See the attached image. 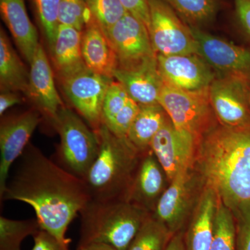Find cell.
<instances>
[{
  "label": "cell",
  "instance_id": "obj_17",
  "mask_svg": "<svg viewBox=\"0 0 250 250\" xmlns=\"http://www.w3.org/2000/svg\"><path fill=\"white\" fill-rule=\"evenodd\" d=\"M113 78L140 106L159 104L164 82L158 67L157 57L130 68H118Z\"/></svg>",
  "mask_w": 250,
  "mask_h": 250
},
{
  "label": "cell",
  "instance_id": "obj_27",
  "mask_svg": "<svg viewBox=\"0 0 250 250\" xmlns=\"http://www.w3.org/2000/svg\"><path fill=\"white\" fill-rule=\"evenodd\" d=\"M172 235L164 224L148 216L127 250H165Z\"/></svg>",
  "mask_w": 250,
  "mask_h": 250
},
{
  "label": "cell",
  "instance_id": "obj_30",
  "mask_svg": "<svg viewBox=\"0 0 250 250\" xmlns=\"http://www.w3.org/2000/svg\"><path fill=\"white\" fill-rule=\"evenodd\" d=\"M36 14L49 48L53 46L59 24L60 0H33Z\"/></svg>",
  "mask_w": 250,
  "mask_h": 250
},
{
  "label": "cell",
  "instance_id": "obj_8",
  "mask_svg": "<svg viewBox=\"0 0 250 250\" xmlns=\"http://www.w3.org/2000/svg\"><path fill=\"white\" fill-rule=\"evenodd\" d=\"M218 123L231 128H250V81L233 75H217L208 88Z\"/></svg>",
  "mask_w": 250,
  "mask_h": 250
},
{
  "label": "cell",
  "instance_id": "obj_25",
  "mask_svg": "<svg viewBox=\"0 0 250 250\" xmlns=\"http://www.w3.org/2000/svg\"><path fill=\"white\" fill-rule=\"evenodd\" d=\"M189 27L203 29L214 22L222 0H164Z\"/></svg>",
  "mask_w": 250,
  "mask_h": 250
},
{
  "label": "cell",
  "instance_id": "obj_14",
  "mask_svg": "<svg viewBox=\"0 0 250 250\" xmlns=\"http://www.w3.org/2000/svg\"><path fill=\"white\" fill-rule=\"evenodd\" d=\"M41 121L37 110L6 118L0 126V195H3L13 163L22 155Z\"/></svg>",
  "mask_w": 250,
  "mask_h": 250
},
{
  "label": "cell",
  "instance_id": "obj_23",
  "mask_svg": "<svg viewBox=\"0 0 250 250\" xmlns=\"http://www.w3.org/2000/svg\"><path fill=\"white\" fill-rule=\"evenodd\" d=\"M29 72L11 45L5 31H0V88L1 92L27 94Z\"/></svg>",
  "mask_w": 250,
  "mask_h": 250
},
{
  "label": "cell",
  "instance_id": "obj_37",
  "mask_svg": "<svg viewBox=\"0 0 250 250\" xmlns=\"http://www.w3.org/2000/svg\"><path fill=\"white\" fill-rule=\"evenodd\" d=\"M237 19L250 39V0H233Z\"/></svg>",
  "mask_w": 250,
  "mask_h": 250
},
{
  "label": "cell",
  "instance_id": "obj_38",
  "mask_svg": "<svg viewBox=\"0 0 250 250\" xmlns=\"http://www.w3.org/2000/svg\"><path fill=\"white\" fill-rule=\"evenodd\" d=\"M23 99L18 92L3 91L0 95V115L2 116L6 110L22 103Z\"/></svg>",
  "mask_w": 250,
  "mask_h": 250
},
{
  "label": "cell",
  "instance_id": "obj_4",
  "mask_svg": "<svg viewBox=\"0 0 250 250\" xmlns=\"http://www.w3.org/2000/svg\"><path fill=\"white\" fill-rule=\"evenodd\" d=\"M96 132L100 141L98 156L83 180L91 200L123 199L121 192L125 190L126 197L139 152L127 139L118 137L104 123Z\"/></svg>",
  "mask_w": 250,
  "mask_h": 250
},
{
  "label": "cell",
  "instance_id": "obj_13",
  "mask_svg": "<svg viewBox=\"0 0 250 250\" xmlns=\"http://www.w3.org/2000/svg\"><path fill=\"white\" fill-rule=\"evenodd\" d=\"M158 67L164 83L178 89L199 91L208 89L217 75L197 54H157Z\"/></svg>",
  "mask_w": 250,
  "mask_h": 250
},
{
  "label": "cell",
  "instance_id": "obj_32",
  "mask_svg": "<svg viewBox=\"0 0 250 250\" xmlns=\"http://www.w3.org/2000/svg\"><path fill=\"white\" fill-rule=\"evenodd\" d=\"M129 98L123 85L113 80L108 87L104 100L103 123H107L116 116L124 107Z\"/></svg>",
  "mask_w": 250,
  "mask_h": 250
},
{
  "label": "cell",
  "instance_id": "obj_36",
  "mask_svg": "<svg viewBox=\"0 0 250 250\" xmlns=\"http://www.w3.org/2000/svg\"><path fill=\"white\" fill-rule=\"evenodd\" d=\"M34 246L31 250H64L52 235L42 229L34 235Z\"/></svg>",
  "mask_w": 250,
  "mask_h": 250
},
{
  "label": "cell",
  "instance_id": "obj_2",
  "mask_svg": "<svg viewBox=\"0 0 250 250\" xmlns=\"http://www.w3.org/2000/svg\"><path fill=\"white\" fill-rule=\"evenodd\" d=\"M195 164L229 208L250 201V128L217 125L199 142Z\"/></svg>",
  "mask_w": 250,
  "mask_h": 250
},
{
  "label": "cell",
  "instance_id": "obj_12",
  "mask_svg": "<svg viewBox=\"0 0 250 250\" xmlns=\"http://www.w3.org/2000/svg\"><path fill=\"white\" fill-rule=\"evenodd\" d=\"M106 36L116 51L118 68H130L156 57L147 26L129 12Z\"/></svg>",
  "mask_w": 250,
  "mask_h": 250
},
{
  "label": "cell",
  "instance_id": "obj_24",
  "mask_svg": "<svg viewBox=\"0 0 250 250\" xmlns=\"http://www.w3.org/2000/svg\"><path fill=\"white\" fill-rule=\"evenodd\" d=\"M140 106L126 139L138 152H142L150 147L153 139L168 116L159 104Z\"/></svg>",
  "mask_w": 250,
  "mask_h": 250
},
{
  "label": "cell",
  "instance_id": "obj_10",
  "mask_svg": "<svg viewBox=\"0 0 250 250\" xmlns=\"http://www.w3.org/2000/svg\"><path fill=\"white\" fill-rule=\"evenodd\" d=\"M198 142L192 135L177 129L167 117L150 144L153 154L169 181L193 169Z\"/></svg>",
  "mask_w": 250,
  "mask_h": 250
},
{
  "label": "cell",
  "instance_id": "obj_15",
  "mask_svg": "<svg viewBox=\"0 0 250 250\" xmlns=\"http://www.w3.org/2000/svg\"><path fill=\"white\" fill-rule=\"evenodd\" d=\"M192 170L176 176L156 205L153 217L164 224L172 235L182 228L191 207L196 178Z\"/></svg>",
  "mask_w": 250,
  "mask_h": 250
},
{
  "label": "cell",
  "instance_id": "obj_18",
  "mask_svg": "<svg viewBox=\"0 0 250 250\" xmlns=\"http://www.w3.org/2000/svg\"><path fill=\"white\" fill-rule=\"evenodd\" d=\"M82 50L85 65L90 70L113 79L118 67L116 51L91 14L82 31Z\"/></svg>",
  "mask_w": 250,
  "mask_h": 250
},
{
  "label": "cell",
  "instance_id": "obj_1",
  "mask_svg": "<svg viewBox=\"0 0 250 250\" xmlns=\"http://www.w3.org/2000/svg\"><path fill=\"white\" fill-rule=\"evenodd\" d=\"M1 200L27 203L35 210L41 229L52 235L64 250L70 240L65 234L72 220L91 200L84 181L29 146Z\"/></svg>",
  "mask_w": 250,
  "mask_h": 250
},
{
  "label": "cell",
  "instance_id": "obj_39",
  "mask_svg": "<svg viewBox=\"0 0 250 250\" xmlns=\"http://www.w3.org/2000/svg\"><path fill=\"white\" fill-rule=\"evenodd\" d=\"M165 250H187L183 234L181 232H177L172 235Z\"/></svg>",
  "mask_w": 250,
  "mask_h": 250
},
{
  "label": "cell",
  "instance_id": "obj_29",
  "mask_svg": "<svg viewBox=\"0 0 250 250\" xmlns=\"http://www.w3.org/2000/svg\"><path fill=\"white\" fill-rule=\"evenodd\" d=\"M87 7L104 32L111 27L128 12L120 0H85Z\"/></svg>",
  "mask_w": 250,
  "mask_h": 250
},
{
  "label": "cell",
  "instance_id": "obj_6",
  "mask_svg": "<svg viewBox=\"0 0 250 250\" xmlns=\"http://www.w3.org/2000/svg\"><path fill=\"white\" fill-rule=\"evenodd\" d=\"M158 103L174 126L192 135L197 142L216 126L208 89L187 91L164 83Z\"/></svg>",
  "mask_w": 250,
  "mask_h": 250
},
{
  "label": "cell",
  "instance_id": "obj_34",
  "mask_svg": "<svg viewBox=\"0 0 250 250\" xmlns=\"http://www.w3.org/2000/svg\"><path fill=\"white\" fill-rule=\"evenodd\" d=\"M231 210L236 223V250H250V201L243 202Z\"/></svg>",
  "mask_w": 250,
  "mask_h": 250
},
{
  "label": "cell",
  "instance_id": "obj_3",
  "mask_svg": "<svg viewBox=\"0 0 250 250\" xmlns=\"http://www.w3.org/2000/svg\"><path fill=\"white\" fill-rule=\"evenodd\" d=\"M78 245L103 243L127 250L148 218L147 210L125 200H90L81 211Z\"/></svg>",
  "mask_w": 250,
  "mask_h": 250
},
{
  "label": "cell",
  "instance_id": "obj_26",
  "mask_svg": "<svg viewBox=\"0 0 250 250\" xmlns=\"http://www.w3.org/2000/svg\"><path fill=\"white\" fill-rule=\"evenodd\" d=\"M237 229L232 210L218 198L210 250H236Z\"/></svg>",
  "mask_w": 250,
  "mask_h": 250
},
{
  "label": "cell",
  "instance_id": "obj_7",
  "mask_svg": "<svg viewBox=\"0 0 250 250\" xmlns=\"http://www.w3.org/2000/svg\"><path fill=\"white\" fill-rule=\"evenodd\" d=\"M153 48L161 55L197 54L190 28L164 0H147Z\"/></svg>",
  "mask_w": 250,
  "mask_h": 250
},
{
  "label": "cell",
  "instance_id": "obj_28",
  "mask_svg": "<svg viewBox=\"0 0 250 250\" xmlns=\"http://www.w3.org/2000/svg\"><path fill=\"white\" fill-rule=\"evenodd\" d=\"M41 229L37 219L14 220L0 218V250H21L24 238L36 234Z\"/></svg>",
  "mask_w": 250,
  "mask_h": 250
},
{
  "label": "cell",
  "instance_id": "obj_21",
  "mask_svg": "<svg viewBox=\"0 0 250 250\" xmlns=\"http://www.w3.org/2000/svg\"><path fill=\"white\" fill-rule=\"evenodd\" d=\"M82 31L59 24L55 41L50 48L54 68L61 80L88 67L82 50Z\"/></svg>",
  "mask_w": 250,
  "mask_h": 250
},
{
  "label": "cell",
  "instance_id": "obj_20",
  "mask_svg": "<svg viewBox=\"0 0 250 250\" xmlns=\"http://www.w3.org/2000/svg\"><path fill=\"white\" fill-rule=\"evenodd\" d=\"M0 12L18 49L30 64L40 43L37 30L28 16L24 0H0Z\"/></svg>",
  "mask_w": 250,
  "mask_h": 250
},
{
  "label": "cell",
  "instance_id": "obj_22",
  "mask_svg": "<svg viewBox=\"0 0 250 250\" xmlns=\"http://www.w3.org/2000/svg\"><path fill=\"white\" fill-rule=\"evenodd\" d=\"M218 202L216 192L205 186L194 210L184 241L187 250H210Z\"/></svg>",
  "mask_w": 250,
  "mask_h": 250
},
{
  "label": "cell",
  "instance_id": "obj_40",
  "mask_svg": "<svg viewBox=\"0 0 250 250\" xmlns=\"http://www.w3.org/2000/svg\"><path fill=\"white\" fill-rule=\"evenodd\" d=\"M77 250H119L111 246L103 243H90L88 244L78 245Z\"/></svg>",
  "mask_w": 250,
  "mask_h": 250
},
{
  "label": "cell",
  "instance_id": "obj_11",
  "mask_svg": "<svg viewBox=\"0 0 250 250\" xmlns=\"http://www.w3.org/2000/svg\"><path fill=\"white\" fill-rule=\"evenodd\" d=\"M197 44V54L217 75H233L250 81V48L238 45L200 28L190 27Z\"/></svg>",
  "mask_w": 250,
  "mask_h": 250
},
{
  "label": "cell",
  "instance_id": "obj_5",
  "mask_svg": "<svg viewBox=\"0 0 250 250\" xmlns=\"http://www.w3.org/2000/svg\"><path fill=\"white\" fill-rule=\"evenodd\" d=\"M52 122L60 136L59 154L62 164L67 170L83 179L98 156V134L66 106L59 110Z\"/></svg>",
  "mask_w": 250,
  "mask_h": 250
},
{
  "label": "cell",
  "instance_id": "obj_16",
  "mask_svg": "<svg viewBox=\"0 0 250 250\" xmlns=\"http://www.w3.org/2000/svg\"><path fill=\"white\" fill-rule=\"evenodd\" d=\"M30 65L29 87L26 95L52 121L63 104L56 88L49 59L41 44Z\"/></svg>",
  "mask_w": 250,
  "mask_h": 250
},
{
  "label": "cell",
  "instance_id": "obj_35",
  "mask_svg": "<svg viewBox=\"0 0 250 250\" xmlns=\"http://www.w3.org/2000/svg\"><path fill=\"white\" fill-rule=\"evenodd\" d=\"M125 9L142 21L147 29L149 26V11L147 0H120Z\"/></svg>",
  "mask_w": 250,
  "mask_h": 250
},
{
  "label": "cell",
  "instance_id": "obj_9",
  "mask_svg": "<svg viewBox=\"0 0 250 250\" xmlns=\"http://www.w3.org/2000/svg\"><path fill=\"white\" fill-rule=\"evenodd\" d=\"M62 81V90L72 106L95 131L103 124L105 95L113 79L99 75L88 67Z\"/></svg>",
  "mask_w": 250,
  "mask_h": 250
},
{
  "label": "cell",
  "instance_id": "obj_19",
  "mask_svg": "<svg viewBox=\"0 0 250 250\" xmlns=\"http://www.w3.org/2000/svg\"><path fill=\"white\" fill-rule=\"evenodd\" d=\"M165 175L154 154H148L141 161L125 200L146 210L152 208L162 195Z\"/></svg>",
  "mask_w": 250,
  "mask_h": 250
},
{
  "label": "cell",
  "instance_id": "obj_33",
  "mask_svg": "<svg viewBox=\"0 0 250 250\" xmlns=\"http://www.w3.org/2000/svg\"><path fill=\"white\" fill-rule=\"evenodd\" d=\"M140 107L139 104L129 98L124 107L111 120L104 124L106 125L108 129L118 137L126 139L130 127L139 112Z\"/></svg>",
  "mask_w": 250,
  "mask_h": 250
},
{
  "label": "cell",
  "instance_id": "obj_31",
  "mask_svg": "<svg viewBox=\"0 0 250 250\" xmlns=\"http://www.w3.org/2000/svg\"><path fill=\"white\" fill-rule=\"evenodd\" d=\"M90 11L85 0H60L59 23L83 31L89 18Z\"/></svg>",
  "mask_w": 250,
  "mask_h": 250
}]
</instances>
